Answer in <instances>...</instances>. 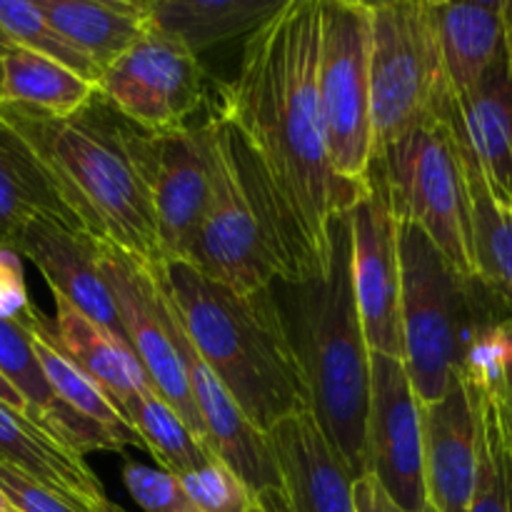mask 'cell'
<instances>
[{"label":"cell","instance_id":"cell-1","mask_svg":"<svg viewBox=\"0 0 512 512\" xmlns=\"http://www.w3.org/2000/svg\"><path fill=\"white\" fill-rule=\"evenodd\" d=\"M320 0H285L240 55L238 73L218 85L213 110L250 145L320 243L363 185L330 168L318 98Z\"/></svg>","mask_w":512,"mask_h":512},{"label":"cell","instance_id":"cell-2","mask_svg":"<svg viewBox=\"0 0 512 512\" xmlns=\"http://www.w3.org/2000/svg\"><path fill=\"white\" fill-rule=\"evenodd\" d=\"M0 123L33 155L78 225L160 265L150 198L155 133L125 120L98 93L70 115L0 105Z\"/></svg>","mask_w":512,"mask_h":512},{"label":"cell","instance_id":"cell-3","mask_svg":"<svg viewBox=\"0 0 512 512\" xmlns=\"http://www.w3.org/2000/svg\"><path fill=\"white\" fill-rule=\"evenodd\" d=\"M270 290L298 355L310 415L353 478L368 473L370 348L353 290L350 210L328 225L325 265L298 283L273 280Z\"/></svg>","mask_w":512,"mask_h":512},{"label":"cell","instance_id":"cell-4","mask_svg":"<svg viewBox=\"0 0 512 512\" xmlns=\"http://www.w3.org/2000/svg\"><path fill=\"white\" fill-rule=\"evenodd\" d=\"M185 335L218 375L250 425L268 433L310 413L308 388L270 288L235 293L188 263L158 265Z\"/></svg>","mask_w":512,"mask_h":512},{"label":"cell","instance_id":"cell-5","mask_svg":"<svg viewBox=\"0 0 512 512\" xmlns=\"http://www.w3.org/2000/svg\"><path fill=\"white\" fill-rule=\"evenodd\" d=\"M403 363L420 403L440 400L458 378L475 335L512 315L480 283L448 263L433 240L398 218Z\"/></svg>","mask_w":512,"mask_h":512},{"label":"cell","instance_id":"cell-6","mask_svg":"<svg viewBox=\"0 0 512 512\" xmlns=\"http://www.w3.org/2000/svg\"><path fill=\"white\" fill-rule=\"evenodd\" d=\"M383 165L398 218L418 225L458 273L475 275L473 218L453 98L440 115L415 125L375 155Z\"/></svg>","mask_w":512,"mask_h":512},{"label":"cell","instance_id":"cell-7","mask_svg":"<svg viewBox=\"0 0 512 512\" xmlns=\"http://www.w3.org/2000/svg\"><path fill=\"white\" fill-rule=\"evenodd\" d=\"M450 98L453 93L445 80L428 0L370 3V128L375 155L415 125L443 113Z\"/></svg>","mask_w":512,"mask_h":512},{"label":"cell","instance_id":"cell-8","mask_svg":"<svg viewBox=\"0 0 512 512\" xmlns=\"http://www.w3.org/2000/svg\"><path fill=\"white\" fill-rule=\"evenodd\" d=\"M318 98L330 168L363 185L373 163L370 128V3L320 0Z\"/></svg>","mask_w":512,"mask_h":512},{"label":"cell","instance_id":"cell-9","mask_svg":"<svg viewBox=\"0 0 512 512\" xmlns=\"http://www.w3.org/2000/svg\"><path fill=\"white\" fill-rule=\"evenodd\" d=\"M98 265L115 300L130 350L143 365L153 390L208 448V430L200 420L183 360L170 333V305L158 278V268L103 240H98Z\"/></svg>","mask_w":512,"mask_h":512},{"label":"cell","instance_id":"cell-10","mask_svg":"<svg viewBox=\"0 0 512 512\" xmlns=\"http://www.w3.org/2000/svg\"><path fill=\"white\" fill-rule=\"evenodd\" d=\"M205 80L198 55L150 28L100 73L98 95L138 128L165 133L188 125L205 100Z\"/></svg>","mask_w":512,"mask_h":512},{"label":"cell","instance_id":"cell-11","mask_svg":"<svg viewBox=\"0 0 512 512\" xmlns=\"http://www.w3.org/2000/svg\"><path fill=\"white\" fill-rule=\"evenodd\" d=\"M353 290L370 353L403 360L400 320L398 215L390 203L383 165L373 158L363 190L350 208Z\"/></svg>","mask_w":512,"mask_h":512},{"label":"cell","instance_id":"cell-12","mask_svg":"<svg viewBox=\"0 0 512 512\" xmlns=\"http://www.w3.org/2000/svg\"><path fill=\"white\" fill-rule=\"evenodd\" d=\"M200 125L210 160V200L185 263L235 293L270 288L275 268L253 213L245 203L215 120L208 115V120Z\"/></svg>","mask_w":512,"mask_h":512},{"label":"cell","instance_id":"cell-13","mask_svg":"<svg viewBox=\"0 0 512 512\" xmlns=\"http://www.w3.org/2000/svg\"><path fill=\"white\" fill-rule=\"evenodd\" d=\"M423 403L405 363L370 353V405L365 445L368 473L408 512L428 505L423 470Z\"/></svg>","mask_w":512,"mask_h":512},{"label":"cell","instance_id":"cell-14","mask_svg":"<svg viewBox=\"0 0 512 512\" xmlns=\"http://www.w3.org/2000/svg\"><path fill=\"white\" fill-rule=\"evenodd\" d=\"M5 248L15 250L20 258H28L40 270L53 295L128 345L115 300L100 273L98 240L88 230L80 228L75 220L58 215H35L8 240Z\"/></svg>","mask_w":512,"mask_h":512},{"label":"cell","instance_id":"cell-15","mask_svg":"<svg viewBox=\"0 0 512 512\" xmlns=\"http://www.w3.org/2000/svg\"><path fill=\"white\" fill-rule=\"evenodd\" d=\"M210 118L215 120V128H218L235 178H238L240 190L245 195V203H248L255 225L263 235L265 250H268L270 263L275 268V280L298 283V280L308 278L315 270L323 268L325 255H328V240L320 243L315 238L313 230L300 218L283 188L275 183V178L265 168L253 145L223 115L213 110Z\"/></svg>","mask_w":512,"mask_h":512},{"label":"cell","instance_id":"cell-16","mask_svg":"<svg viewBox=\"0 0 512 512\" xmlns=\"http://www.w3.org/2000/svg\"><path fill=\"white\" fill-rule=\"evenodd\" d=\"M280 490L255 495L265 512H355V478L310 413L290 415L265 433Z\"/></svg>","mask_w":512,"mask_h":512},{"label":"cell","instance_id":"cell-17","mask_svg":"<svg viewBox=\"0 0 512 512\" xmlns=\"http://www.w3.org/2000/svg\"><path fill=\"white\" fill-rule=\"evenodd\" d=\"M150 198L160 265L185 263L210 200V160L203 125L155 133Z\"/></svg>","mask_w":512,"mask_h":512},{"label":"cell","instance_id":"cell-18","mask_svg":"<svg viewBox=\"0 0 512 512\" xmlns=\"http://www.w3.org/2000/svg\"><path fill=\"white\" fill-rule=\"evenodd\" d=\"M425 495L435 512H468L478 470V420L473 395L455 378L445 395L423 405Z\"/></svg>","mask_w":512,"mask_h":512},{"label":"cell","instance_id":"cell-19","mask_svg":"<svg viewBox=\"0 0 512 512\" xmlns=\"http://www.w3.org/2000/svg\"><path fill=\"white\" fill-rule=\"evenodd\" d=\"M453 125L485 185L512 208V70L500 58L465 95H453Z\"/></svg>","mask_w":512,"mask_h":512},{"label":"cell","instance_id":"cell-20","mask_svg":"<svg viewBox=\"0 0 512 512\" xmlns=\"http://www.w3.org/2000/svg\"><path fill=\"white\" fill-rule=\"evenodd\" d=\"M0 460L93 512L108 505L98 475L28 415L0 403Z\"/></svg>","mask_w":512,"mask_h":512},{"label":"cell","instance_id":"cell-21","mask_svg":"<svg viewBox=\"0 0 512 512\" xmlns=\"http://www.w3.org/2000/svg\"><path fill=\"white\" fill-rule=\"evenodd\" d=\"M438 35L445 80L455 98L480 83L505 58L503 0L490 3H448L428 0Z\"/></svg>","mask_w":512,"mask_h":512},{"label":"cell","instance_id":"cell-22","mask_svg":"<svg viewBox=\"0 0 512 512\" xmlns=\"http://www.w3.org/2000/svg\"><path fill=\"white\" fill-rule=\"evenodd\" d=\"M35 5L100 73L153 28L148 0H35Z\"/></svg>","mask_w":512,"mask_h":512},{"label":"cell","instance_id":"cell-23","mask_svg":"<svg viewBox=\"0 0 512 512\" xmlns=\"http://www.w3.org/2000/svg\"><path fill=\"white\" fill-rule=\"evenodd\" d=\"M55 298V320L53 335L55 343L63 348V353L113 400L118 410L133 398L138 390L153 388L145 375L143 365L138 363L133 350L103 330L100 325L90 323L83 313L65 303L63 298Z\"/></svg>","mask_w":512,"mask_h":512},{"label":"cell","instance_id":"cell-24","mask_svg":"<svg viewBox=\"0 0 512 512\" xmlns=\"http://www.w3.org/2000/svg\"><path fill=\"white\" fill-rule=\"evenodd\" d=\"M283 5L285 0H148V13L153 30L198 55L225 40L248 38Z\"/></svg>","mask_w":512,"mask_h":512},{"label":"cell","instance_id":"cell-25","mask_svg":"<svg viewBox=\"0 0 512 512\" xmlns=\"http://www.w3.org/2000/svg\"><path fill=\"white\" fill-rule=\"evenodd\" d=\"M20 325L25 328V333L30 335V345H33V353L38 358L40 370H43L45 380H48L50 390L55 393V398L60 403H65L68 408H73L75 413L83 415V418L93 420V423L103 425L105 430L115 435L120 440L123 448L135 445V448H143V440H140L138 430L125 420V415L120 413L113 405V400L63 353L58 343H55L53 335V320L45 318L43 310L30 305L28 313L20 318Z\"/></svg>","mask_w":512,"mask_h":512},{"label":"cell","instance_id":"cell-26","mask_svg":"<svg viewBox=\"0 0 512 512\" xmlns=\"http://www.w3.org/2000/svg\"><path fill=\"white\" fill-rule=\"evenodd\" d=\"M98 93L90 80L38 53L5 45L0 53V105H25L50 115H70Z\"/></svg>","mask_w":512,"mask_h":512},{"label":"cell","instance_id":"cell-27","mask_svg":"<svg viewBox=\"0 0 512 512\" xmlns=\"http://www.w3.org/2000/svg\"><path fill=\"white\" fill-rule=\"evenodd\" d=\"M458 143L463 150L465 178H468L470 193L475 275L512 315V208L500 205L493 198L460 135Z\"/></svg>","mask_w":512,"mask_h":512},{"label":"cell","instance_id":"cell-28","mask_svg":"<svg viewBox=\"0 0 512 512\" xmlns=\"http://www.w3.org/2000/svg\"><path fill=\"white\" fill-rule=\"evenodd\" d=\"M35 215L75 220L60 203L33 155L0 123V248H5L8 240Z\"/></svg>","mask_w":512,"mask_h":512},{"label":"cell","instance_id":"cell-29","mask_svg":"<svg viewBox=\"0 0 512 512\" xmlns=\"http://www.w3.org/2000/svg\"><path fill=\"white\" fill-rule=\"evenodd\" d=\"M120 413L138 430L145 450L158 460L160 470L175 478L200 468L213 458V453L190 433L180 415L153 388L138 390Z\"/></svg>","mask_w":512,"mask_h":512},{"label":"cell","instance_id":"cell-30","mask_svg":"<svg viewBox=\"0 0 512 512\" xmlns=\"http://www.w3.org/2000/svg\"><path fill=\"white\" fill-rule=\"evenodd\" d=\"M468 390L478 420V470L468 512H512V453L500 418L498 393L470 385Z\"/></svg>","mask_w":512,"mask_h":512},{"label":"cell","instance_id":"cell-31","mask_svg":"<svg viewBox=\"0 0 512 512\" xmlns=\"http://www.w3.org/2000/svg\"><path fill=\"white\" fill-rule=\"evenodd\" d=\"M0 30L18 48L65 65L98 88L100 70L95 68L93 60L50 25L35 0H0Z\"/></svg>","mask_w":512,"mask_h":512},{"label":"cell","instance_id":"cell-32","mask_svg":"<svg viewBox=\"0 0 512 512\" xmlns=\"http://www.w3.org/2000/svg\"><path fill=\"white\" fill-rule=\"evenodd\" d=\"M178 480L200 512H248L255 500L248 485L215 455Z\"/></svg>","mask_w":512,"mask_h":512},{"label":"cell","instance_id":"cell-33","mask_svg":"<svg viewBox=\"0 0 512 512\" xmlns=\"http://www.w3.org/2000/svg\"><path fill=\"white\" fill-rule=\"evenodd\" d=\"M123 483L130 498L143 512H200L175 475L160 468L128 460L123 465Z\"/></svg>","mask_w":512,"mask_h":512},{"label":"cell","instance_id":"cell-34","mask_svg":"<svg viewBox=\"0 0 512 512\" xmlns=\"http://www.w3.org/2000/svg\"><path fill=\"white\" fill-rule=\"evenodd\" d=\"M0 488L18 512H93L0 460Z\"/></svg>","mask_w":512,"mask_h":512},{"label":"cell","instance_id":"cell-35","mask_svg":"<svg viewBox=\"0 0 512 512\" xmlns=\"http://www.w3.org/2000/svg\"><path fill=\"white\" fill-rule=\"evenodd\" d=\"M20 255L10 248H0V318L20 323L30 308Z\"/></svg>","mask_w":512,"mask_h":512},{"label":"cell","instance_id":"cell-36","mask_svg":"<svg viewBox=\"0 0 512 512\" xmlns=\"http://www.w3.org/2000/svg\"><path fill=\"white\" fill-rule=\"evenodd\" d=\"M353 500L355 512H408L390 498L388 490L378 483V478L373 473H365L360 478H355Z\"/></svg>","mask_w":512,"mask_h":512},{"label":"cell","instance_id":"cell-37","mask_svg":"<svg viewBox=\"0 0 512 512\" xmlns=\"http://www.w3.org/2000/svg\"><path fill=\"white\" fill-rule=\"evenodd\" d=\"M500 395L512 408V318L503 323V393Z\"/></svg>","mask_w":512,"mask_h":512},{"label":"cell","instance_id":"cell-38","mask_svg":"<svg viewBox=\"0 0 512 512\" xmlns=\"http://www.w3.org/2000/svg\"><path fill=\"white\" fill-rule=\"evenodd\" d=\"M0 403L10 405L13 410H18V413L28 415V418H30V408H28V403L23 400V395H20L18 390H15L13 385H10L8 380L3 378V375H0ZM30 420H33V418H30Z\"/></svg>","mask_w":512,"mask_h":512},{"label":"cell","instance_id":"cell-39","mask_svg":"<svg viewBox=\"0 0 512 512\" xmlns=\"http://www.w3.org/2000/svg\"><path fill=\"white\" fill-rule=\"evenodd\" d=\"M503 30H505V55L512 70V0H503Z\"/></svg>","mask_w":512,"mask_h":512},{"label":"cell","instance_id":"cell-40","mask_svg":"<svg viewBox=\"0 0 512 512\" xmlns=\"http://www.w3.org/2000/svg\"><path fill=\"white\" fill-rule=\"evenodd\" d=\"M498 405H500V418H503V428H505V435H508V445L512 453V408L505 403V398L500 393H498Z\"/></svg>","mask_w":512,"mask_h":512},{"label":"cell","instance_id":"cell-41","mask_svg":"<svg viewBox=\"0 0 512 512\" xmlns=\"http://www.w3.org/2000/svg\"><path fill=\"white\" fill-rule=\"evenodd\" d=\"M0 512H18L13 508V503L8 500V495L3 493V488H0Z\"/></svg>","mask_w":512,"mask_h":512},{"label":"cell","instance_id":"cell-42","mask_svg":"<svg viewBox=\"0 0 512 512\" xmlns=\"http://www.w3.org/2000/svg\"><path fill=\"white\" fill-rule=\"evenodd\" d=\"M103 512H128V510H123V508H120V505L110 503V500H108V505H105V508H103Z\"/></svg>","mask_w":512,"mask_h":512},{"label":"cell","instance_id":"cell-43","mask_svg":"<svg viewBox=\"0 0 512 512\" xmlns=\"http://www.w3.org/2000/svg\"><path fill=\"white\" fill-rule=\"evenodd\" d=\"M248 512H265V508H263V505L258 503V500H253V505H250Z\"/></svg>","mask_w":512,"mask_h":512},{"label":"cell","instance_id":"cell-44","mask_svg":"<svg viewBox=\"0 0 512 512\" xmlns=\"http://www.w3.org/2000/svg\"><path fill=\"white\" fill-rule=\"evenodd\" d=\"M5 45H10V40L5 38V35H3V30H0V53H3V48H5Z\"/></svg>","mask_w":512,"mask_h":512},{"label":"cell","instance_id":"cell-45","mask_svg":"<svg viewBox=\"0 0 512 512\" xmlns=\"http://www.w3.org/2000/svg\"><path fill=\"white\" fill-rule=\"evenodd\" d=\"M423 512H435L433 508H430V505H425V508H423Z\"/></svg>","mask_w":512,"mask_h":512}]
</instances>
